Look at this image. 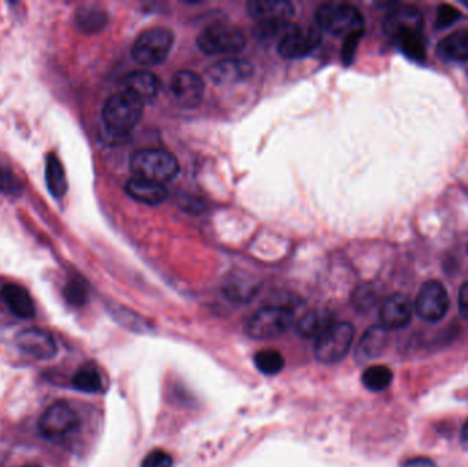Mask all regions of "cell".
<instances>
[{
  "mask_svg": "<svg viewBox=\"0 0 468 467\" xmlns=\"http://www.w3.org/2000/svg\"><path fill=\"white\" fill-rule=\"evenodd\" d=\"M144 102L129 90L112 95L104 107V122L106 130L114 136H124L134 129L142 120Z\"/></svg>",
  "mask_w": 468,
  "mask_h": 467,
  "instance_id": "6da1fadb",
  "label": "cell"
},
{
  "mask_svg": "<svg viewBox=\"0 0 468 467\" xmlns=\"http://www.w3.org/2000/svg\"><path fill=\"white\" fill-rule=\"evenodd\" d=\"M130 170L134 177L164 185L179 175L180 163L174 155L160 148H144L130 157Z\"/></svg>",
  "mask_w": 468,
  "mask_h": 467,
  "instance_id": "7a4b0ae2",
  "label": "cell"
},
{
  "mask_svg": "<svg viewBox=\"0 0 468 467\" xmlns=\"http://www.w3.org/2000/svg\"><path fill=\"white\" fill-rule=\"evenodd\" d=\"M315 19L320 29L337 36L349 37L363 34L364 19L357 6L344 2H332L318 7Z\"/></svg>",
  "mask_w": 468,
  "mask_h": 467,
  "instance_id": "3957f363",
  "label": "cell"
},
{
  "mask_svg": "<svg viewBox=\"0 0 468 467\" xmlns=\"http://www.w3.org/2000/svg\"><path fill=\"white\" fill-rule=\"evenodd\" d=\"M174 36L166 27H151L139 35L134 42L132 55L142 66H157L169 57Z\"/></svg>",
  "mask_w": 468,
  "mask_h": 467,
  "instance_id": "277c9868",
  "label": "cell"
},
{
  "mask_svg": "<svg viewBox=\"0 0 468 467\" xmlns=\"http://www.w3.org/2000/svg\"><path fill=\"white\" fill-rule=\"evenodd\" d=\"M294 323V313L287 307L270 306L257 310L245 323V333L255 340H270L284 335Z\"/></svg>",
  "mask_w": 468,
  "mask_h": 467,
  "instance_id": "5b68a950",
  "label": "cell"
},
{
  "mask_svg": "<svg viewBox=\"0 0 468 467\" xmlns=\"http://www.w3.org/2000/svg\"><path fill=\"white\" fill-rule=\"evenodd\" d=\"M355 329L348 323H334L315 339V358L322 363L341 361L354 343Z\"/></svg>",
  "mask_w": 468,
  "mask_h": 467,
  "instance_id": "8992f818",
  "label": "cell"
},
{
  "mask_svg": "<svg viewBox=\"0 0 468 467\" xmlns=\"http://www.w3.org/2000/svg\"><path fill=\"white\" fill-rule=\"evenodd\" d=\"M197 45L207 55H233L245 47L244 35L229 24H212L202 30Z\"/></svg>",
  "mask_w": 468,
  "mask_h": 467,
  "instance_id": "52a82bcc",
  "label": "cell"
},
{
  "mask_svg": "<svg viewBox=\"0 0 468 467\" xmlns=\"http://www.w3.org/2000/svg\"><path fill=\"white\" fill-rule=\"evenodd\" d=\"M79 414L66 401H57L40 416L39 429L42 436L52 441H62L79 431Z\"/></svg>",
  "mask_w": 468,
  "mask_h": 467,
  "instance_id": "ba28073f",
  "label": "cell"
},
{
  "mask_svg": "<svg viewBox=\"0 0 468 467\" xmlns=\"http://www.w3.org/2000/svg\"><path fill=\"white\" fill-rule=\"evenodd\" d=\"M448 308H449V295L445 286L437 280H430L423 284L415 300L418 315L427 323H438L444 318Z\"/></svg>",
  "mask_w": 468,
  "mask_h": 467,
  "instance_id": "9c48e42d",
  "label": "cell"
},
{
  "mask_svg": "<svg viewBox=\"0 0 468 467\" xmlns=\"http://www.w3.org/2000/svg\"><path fill=\"white\" fill-rule=\"evenodd\" d=\"M425 19L422 12L414 4H400L387 12L384 21V32L390 39H403L423 32Z\"/></svg>",
  "mask_w": 468,
  "mask_h": 467,
  "instance_id": "30bf717a",
  "label": "cell"
},
{
  "mask_svg": "<svg viewBox=\"0 0 468 467\" xmlns=\"http://www.w3.org/2000/svg\"><path fill=\"white\" fill-rule=\"evenodd\" d=\"M322 42V34L317 27L294 25L277 45L278 54L285 59H299L311 54Z\"/></svg>",
  "mask_w": 468,
  "mask_h": 467,
  "instance_id": "8fae6325",
  "label": "cell"
},
{
  "mask_svg": "<svg viewBox=\"0 0 468 467\" xmlns=\"http://www.w3.org/2000/svg\"><path fill=\"white\" fill-rule=\"evenodd\" d=\"M412 314H414V306L407 295L395 293L387 296L380 308L381 326L387 331L404 328L412 320Z\"/></svg>",
  "mask_w": 468,
  "mask_h": 467,
  "instance_id": "7c38bea8",
  "label": "cell"
},
{
  "mask_svg": "<svg viewBox=\"0 0 468 467\" xmlns=\"http://www.w3.org/2000/svg\"><path fill=\"white\" fill-rule=\"evenodd\" d=\"M170 90L180 105L195 107L199 105L204 94V82L197 73L181 70L173 75Z\"/></svg>",
  "mask_w": 468,
  "mask_h": 467,
  "instance_id": "4fadbf2b",
  "label": "cell"
},
{
  "mask_svg": "<svg viewBox=\"0 0 468 467\" xmlns=\"http://www.w3.org/2000/svg\"><path fill=\"white\" fill-rule=\"evenodd\" d=\"M16 341L22 353L40 361H49L58 353L57 343L51 333L42 329H25L19 333Z\"/></svg>",
  "mask_w": 468,
  "mask_h": 467,
  "instance_id": "5bb4252c",
  "label": "cell"
},
{
  "mask_svg": "<svg viewBox=\"0 0 468 467\" xmlns=\"http://www.w3.org/2000/svg\"><path fill=\"white\" fill-rule=\"evenodd\" d=\"M209 77L218 85L244 82L254 74V66L244 59H225L212 65Z\"/></svg>",
  "mask_w": 468,
  "mask_h": 467,
  "instance_id": "9a60e30c",
  "label": "cell"
},
{
  "mask_svg": "<svg viewBox=\"0 0 468 467\" xmlns=\"http://www.w3.org/2000/svg\"><path fill=\"white\" fill-rule=\"evenodd\" d=\"M247 9L257 22L289 21L295 12L294 4L287 0H252Z\"/></svg>",
  "mask_w": 468,
  "mask_h": 467,
  "instance_id": "2e32d148",
  "label": "cell"
},
{
  "mask_svg": "<svg viewBox=\"0 0 468 467\" xmlns=\"http://www.w3.org/2000/svg\"><path fill=\"white\" fill-rule=\"evenodd\" d=\"M387 331L384 326H372L364 331V335L357 344L355 358L359 363H367L380 358L387 350Z\"/></svg>",
  "mask_w": 468,
  "mask_h": 467,
  "instance_id": "e0dca14e",
  "label": "cell"
},
{
  "mask_svg": "<svg viewBox=\"0 0 468 467\" xmlns=\"http://www.w3.org/2000/svg\"><path fill=\"white\" fill-rule=\"evenodd\" d=\"M125 191L130 198L144 205L157 206L164 203L167 198L165 185L157 184L154 181L142 180V178H130L125 185Z\"/></svg>",
  "mask_w": 468,
  "mask_h": 467,
  "instance_id": "ac0fdd59",
  "label": "cell"
},
{
  "mask_svg": "<svg viewBox=\"0 0 468 467\" xmlns=\"http://www.w3.org/2000/svg\"><path fill=\"white\" fill-rule=\"evenodd\" d=\"M2 299H4V305L9 307V310L19 318L29 320V318H34L35 314H36L34 300L24 286L17 285V284H7L2 288Z\"/></svg>",
  "mask_w": 468,
  "mask_h": 467,
  "instance_id": "d6986e66",
  "label": "cell"
},
{
  "mask_svg": "<svg viewBox=\"0 0 468 467\" xmlns=\"http://www.w3.org/2000/svg\"><path fill=\"white\" fill-rule=\"evenodd\" d=\"M160 82L154 73L147 70L130 73L124 79V90H129L132 94L145 103V100H151L159 92Z\"/></svg>",
  "mask_w": 468,
  "mask_h": 467,
  "instance_id": "ffe728a7",
  "label": "cell"
},
{
  "mask_svg": "<svg viewBox=\"0 0 468 467\" xmlns=\"http://www.w3.org/2000/svg\"><path fill=\"white\" fill-rule=\"evenodd\" d=\"M259 288L260 285L255 278L245 275H233L225 281L222 292L230 300L245 303L259 292Z\"/></svg>",
  "mask_w": 468,
  "mask_h": 467,
  "instance_id": "44dd1931",
  "label": "cell"
},
{
  "mask_svg": "<svg viewBox=\"0 0 468 467\" xmlns=\"http://www.w3.org/2000/svg\"><path fill=\"white\" fill-rule=\"evenodd\" d=\"M334 323V316L330 311L314 310L305 314L297 323V331L303 338L317 339L324 333L326 329Z\"/></svg>",
  "mask_w": 468,
  "mask_h": 467,
  "instance_id": "7402d4cb",
  "label": "cell"
},
{
  "mask_svg": "<svg viewBox=\"0 0 468 467\" xmlns=\"http://www.w3.org/2000/svg\"><path fill=\"white\" fill-rule=\"evenodd\" d=\"M438 54L445 59L467 60L468 59V27L455 30L448 35L438 44Z\"/></svg>",
  "mask_w": 468,
  "mask_h": 467,
  "instance_id": "603a6c76",
  "label": "cell"
},
{
  "mask_svg": "<svg viewBox=\"0 0 468 467\" xmlns=\"http://www.w3.org/2000/svg\"><path fill=\"white\" fill-rule=\"evenodd\" d=\"M46 183L51 193L57 199H61L67 192V180L65 175L64 166L54 152L47 157Z\"/></svg>",
  "mask_w": 468,
  "mask_h": 467,
  "instance_id": "cb8c5ba5",
  "label": "cell"
},
{
  "mask_svg": "<svg viewBox=\"0 0 468 467\" xmlns=\"http://www.w3.org/2000/svg\"><path fill=\"white\" fill-rule=\"evenodd\" d=\"M107 24V14L97 6H82L76 12V25L85 34H96Z\"/></svg>",
  "mask_w": 468,
  "mask_h": 467,
  "instance_id": "d4e9b609",
  "label": "cell"
},
{
  "mask_svg": "<svg viewBox=\"0 0 468 467\" xmlns=\"http://www.w3.org/2000/svg\"><path fill=\"white\" fill-rule=\"evenodd\" d=\"M392 381L393 371L384 365L370 366L362 374L363 385L372 392L385 391Z\"/></svg>",
  "mask_w": 468,
  "mask_h": 467,
  "instance_id": "484cf974",
  "label": "cell"
},
{
  "mask_svg": "<svg viewBox=\"0 0 468 467\" xmlns=\"http://www.w3.org/2000/svg\"><path fill=\"white\" fill-rule=\"evenodd\" d=\"M73 386L77 391L87 392V393H97L104 389V380L99 370L94 366H82L74 377H73Z\"/></svg>",
  "mask_w": 468,
  "mask_h": 467,
  "instance_id": "4316f807",
  "label": "cell"
},
{
  "mask_svg": "<svg viewBox=\"0 0 468 467\" xmlns=\"http://www.w3.org/2000/svg\"><path fill=\"white\" fill-rule=\"evenodd\" d=\"M294 27L289 21H265L257 22L254 29L255 39L260 43H280V40L288 34V30Z\"/></svg>",
  "mask_w": 468,
  "mask_h": 467,
  "instance_id": "83f0119b",
  "label": "cell"
},
{
  "mask_svg": "<svg viewBox=\"0 0 468 467\" xmlns=\"http://www.w3.org/2000/svg\"><path fill=\"white\" fill-rule=\"evenodd\" d=\"M255 366L260 373L266 376H275L281 373L285 366V359L277 350H262L255 354Z\"/></svg>",
  "mask_w": 468,
  "mask_h": 467,
  "instance_id": "f1b7e54d",
  "label": "cell"
},
{
  "mask_svg": "<svg viewBox=\"0 0 468 467\" xmlns=\"http://www.w3.org/2000/svg\"><path fill=\"white\" fill-rule=\"evenodd\" d=\"M396 43H399L400 49L408 58L414 60H425L426 58V40L422 34L403 37Z\"/></svg>",
  "mask_w": 468,
  "mask_h": 467,
  "instance_id": "f546056e",
  "label": "cell"
},
{
  "mask_svg": "<svg viewBox=\"0 0 468 467\" xmlns=\"http://www.w3.org/2000/svg\"><path fill=\"white\" fill-rule=\"evenodd\" d=\"M0 192L7 196H19L22 193V183L14 175L9 166L0 163Z\"/></svg>",
  "mask_w": 468,
  "mask_h": 467,
  "instance_id": "4dcf8cb0",
  "label": "cell"
},
{
  "mask_svg": "<svg viewBox=\"0 0 468 467\" xmlns=\"http://www.w3.org/2000/svg\"><path fill=\"white\" fill-rule=\"evenodd\" d=\"M460 17H462V12L456 7L448 4H440L437 9V17H435V27L445 29L455 24Z\"/></svg>",
  "mask_w": 468,
  "mask_h": 467,
  "instance_id": "1f68e13d",
  "label": "cell"
},
{
  "mask_svg": "<svg viewBox=\"0 0 468 467\" xmlns=\"http://www.w3.org/2000/svg\"><path fill=\"white\" fill-rule=\"evenodd\" d=\"M65 298L69 303L74 306H82L88 299L87 288L79 280H73L67 283L65 288Z\"/></svg>",
  "mask_w": 468,
  "mask_h": 467,
  "instance_id": "d6a6232c",
  "label": "cell"
},
{
  "mask_svg": "<svg viewBox=\"0 0 468 467\" xmlns=\"http://www.w3.org/2000/svg\"><path fill=\"white\" fill-rule=\"evenodd\" d=\"M173 458L169 452L164 449H154L149 452L142 461V467H172Z\"/></svg>",
  "mask_w": 468,
  "mask_h": 467,
  "instance_id": "836d02e7",
  "label": "cell"
},
{
  "mask_svg": "<svg viewBox=\"0 0 468 467\" xmlns=\"http://www.w3.org/2000/svg\"><path fill=\"white\" fill-rule=\"evenodd\" d=\"M363 34L352 35V36L345 37L344 49H342V59L345 64L349 65L354 59L355 50H357V43Z\"/></svg>",
  "mask_w": 468,
  "mask_h": 467,
  "instance_id": "e575fe53",
  "label": "cell"
},
{
  "mask_svg": "<svg viewBox=\"0 0 468 467\" xmlns=\"http://www.w3.org/2000/svg\"><path fill=\"white\" fill-rule=\"evenodd\" d=\"M457 303H459V311L463 318L468 320V281L463 284L457 296Z\"/></svg>",
  "mask_w": 468,
  "mask_h": 467,
  "instance_id": "d590c367",
  "label": "cell"
},
{
  "mask_svg": "<svg viewBox=\"0 0 468 467\" xmlns=\"http://www.w3.org/2000/svg\"><path fill=\"white\" fill-rule=\"evenodd\" d=\"M403 467H437V464L432 461V459L425 458V456H419V458H412L410 461L405 462Z\"/></svg>",
  "mask_w": 468,
  "mask_h": 467,
  "instance_id": "8d00e7d4",
  "label": "cell"
},
{
  "mask_svg": "<svg viewBox=\"0 0 468 467\" xmlns=\"http://www.w3.org/2000/svg\"><path fill=\"white\" fill-rule=\"evenodd\" d=\"M460 441H462V447L468 452V419L465 421L464 425L462 429V436H460Z\"/></svg>",
  "mask_w": 468,
  "mask_h": 467,
  "instance_id": "74e56055",
  "label": "cell"
},
{
  "mask_svg": "<svg viewBox=\"0 0 468 467\" xmlns=\"http://www.w3.org/2000/svg\"><path fill=\"white\" fill-rule=\"evenodd\" d=\"M463 4H464L465 7H468V0H463Z\"/></svg>",
  "mask_w": 468,
  "mask_h": 467,
  "instance_id": "f35d334b",
  "label": "cell"
},
{
  "mask_svg": "<svg viewBox=\"0 0 468 467\" xmlns=\"http://www.w3.org/2000/svg\"><path fill=\"white\" fill-rule=\"evenodd\" d=\"M25 467H40V466H25Z\"/></svg>",
  "mask_w": 468,
  "mask_h": 467,
  "instance_id": "ab89813d",
  "label": "cell"
},
{
  "mask_svg": "<svg viewBox=\"0 0 468 467\" xmlns=\"http://www.w3.org/2000/svg\"><path fill=\"white\" fill-rule=\"evenodd\" d=\"M467 251H468V248H467Z\"/></svg>",
  "mask_w": 468,
  "mask_h": 467,
  "instance_id": "60d3db41",
  "label": "cell"
}]
</instances>
